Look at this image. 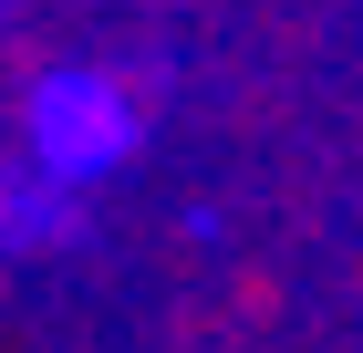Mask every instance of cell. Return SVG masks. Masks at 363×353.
Returning <instances> with one entry per match:
<instances>
[{
    "label": "cell",
    "instance_id": "6da1fadb",
    "mask_svg": "<svg viewBox=\"0 0 363 353\" xmlns=\"http://www.w3.org/2000/svg\"><path fill=\"white\" fill-rule=\"evenodd\" d=\"M114 146H125V104H114L94 73H62L52 94H42V156L52 166H104Z\"/></svg>",
    "mask_w": 363,
    "mask_h": 353
}]
</instances>
